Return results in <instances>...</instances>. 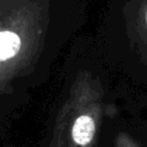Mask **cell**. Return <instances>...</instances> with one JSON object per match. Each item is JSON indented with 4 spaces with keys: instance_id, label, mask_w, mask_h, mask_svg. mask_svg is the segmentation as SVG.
<instances>
[{
    "instance_id": "cell-1",
    "label": "cell",
    "mask_w": 147,
    "mask_h": 147,
    "mask_svg": "<svg viewBox=\"0 0 147 147\" xmlns=\"http://www.w3.org/2000/svg\"><path fill=\"white\" fill-rule=\"evenodd\" d=\"M96 132V123L90 115L78 117L71 129L73 140L81 146L88 145L93 140Z\"/></svg>"
},
{
    "instance_id": "cell-2",
    "label": "cell",
    "mask_w": 147,
    "mask_h": 147,
    "mask_svg": "<svg viewBox=\"0 0 147 147\" xmlns=\"http://www.w3.org/2000/svg\"><path fill=\"white\" fill-rule=\"evenodd\" d=\"M138 43L143 55V59L147 63V0H140L135 19Z\"/></svg>"
},
{
    "instance_id": "cell-3",
    "label": "cell",
    "mask_w": 147,
    "mask_h": 147,
    "mask_svg": "<svg viewBox=\"0 0 147 147\" xmlns=\"http://www.w3.org/2000/svg\"><path fill=\"white\" fill-rule=\"evenodd\" d=\"M21 45L20 37L13 31H0V61L14 57Z\"/></svg>"
},
{
    "instance_id": "cell-4",
    "label": "cell",
    "mask_w": 147,
    "mask_h": 147,
    "mask_svg": "<svg viewBox=\"0 0 147 147\" xmlns=\"http://www.w3.org/2000/svg\"><path fill=\"white\" fill-rule=\"evenodd\" d=\"M118 147H139L130 137L122 135L118 140Z\"/></svg>"
}]
</instances>
